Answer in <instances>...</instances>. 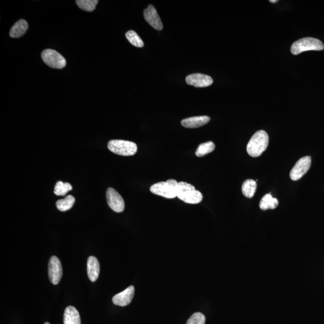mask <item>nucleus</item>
<instances>
[{"label":"nucleus","instance_id":"aec40b11","mask_svg":"<svg viewBox=\"0 0 324 324\" xmlns=\"http://www.w3.org/2000/svg\"><path fill=\"white\" fill-rule=\"evenodd\" d=\"M215 149V144L213 142L209 141L205 143L201 144L198 146L196 151L197 157H203L208 154L213 152Z\"/></svg>","mask_w":324,"mask_h":324},{"label":"nucleus","instance_id":"0eeeda50","mask_svg":"<svg viewBox=\"0 0 324 324\" xmlns=\"http://www.w3.org/2000/svg\"><path fill=\"white\" fill-rule=\"evenodd\" d=\"M312 159L310 156H305L301 158L297 162L290 172V179L293 181L300 180L309 171Z\"/></svg>","mask_w":324,"mask_h":324},{"label":"nucleus","instance_id":"4468645a","mask_svg":"<svg viewBox=\"0 0 324 324\" xmlns=\"http://www.w3.org/2000/svg\"><path fill=\"white\" fill-rule=\"evenodd\" d=\"M100 264L98 260L94 256L89 257L87 261V274L89 279L94 282L99 278Z\"/></svg>","mask_w":324,"mask_h":324},{"label":"nucleus","instance_id":"9d476101","mask_svg":"<svg viewBox=\"0 0 324 324\" xmlns=\"http://www.w3.org/2000/svg\"><path fill=\"white\" fill-rule=\"evenodd\" d=\"M145 21L154 29L158 31L163 29V26L157 10L153 5H149L147 9L144 11Z\"/></svg>","mask_w":324,"mask_h":324},{"label":"nucleus","instance_id":"ddd939ff","mask_svg":"<svg viewBox=\"0 0 324 324\" xmlns=\"http://www.w3.org/2000/svg\"><path fill=\"white\" fill-rule=\"evenodd\" d=\"M209 121L210 118L208 116H198L184 119L181 123L184 127L194 128L203 126Z\"/></svg>","mask_w":324,"mask_h":324},{"label":"nucleus","instance_id":"f257e3e1","mask_svg":"<svg viewBox=\"0 0 324 324\" xmlns=\"http://www.w3.org/2000/svg\"><path fill=\"white\" fill-rule=\"evenodd\" d=\"M269 144V137L264 130H259L251 138L247 145V152L252 157L260 156Z\"/></svg>","mask_w":324,"mask_h":324},{"label":"nucleus","instance_id":"393cba45","mask_svg":"<svg viewBox=\"0 0 324 324\" xmlns=\"http://www.w3.org/2000/svg\"><path fill=\"white\" fill-rule=\"evenodd\" d=\"M278 1V0H270V2H274V3H275V2H277Z\"/></svg>","mask_w":324,"mask_h":324},{"label":"nucleus","instance_id":"4be33fe9","mask_svg":"<svg viewBox=\"0 0 324 324\" xmlns=\"http://www.w3.org/2000/svg\"><path fill=\"white\" fill-rule=\"evenodd\" d=\"M72 186L69 183H64L62 181H58L55 186L54 194L57 196H65L69 191H72Z\"/></svg>","mask_w":324,"mask_h":324},{"label":"nucleus","instance_id":"9b49d317","mask_svg":"<svg viewBox=\"0 0 324 324\" xmlns=\"http://www.w3.org/2000/svg\"><path fill=\"white\" fill-rule=\"evenodd\" d=\"M188 85L197 88L206 87L210 86L213 82L212 78L204 74H194L189 75L186 78Z\"/></svg>","mask_w":324,"mask_h":324},{"label":"nucleus","instance_id":"412c9836","mask_svg":"<svg viewBox=\"0 0 324 324\" xmlns=\"http://www.w3.org/2000/svg\"><path fill=\"white\" fill-rule=\"evenodd\" d=\"M98 2L97 0H77L76 3L81 9L86 12H93Z\"/></svg>","mask_w":324,"mask_h":324},{"label":"nucleus","instance_id":"1a4fd4ad","mask_svg":"<svg viewBox=\"0 0 324 324\" xmlns=\"http://www.w3.org/2000/svg\"><path fill=\"white\" fill-rule=\"evenodd\" d=\"M63 270L60 259L57 256H52L49 259L48 275L50 282L53 284L59 283L62 277Z\"/></svg>","mask_w":324,"mask_h":324},{"label":"nucleus","instance_id":"2eb2a0df","mask_svg":"<svg viewBox=\"0 0 324 324\" xmlns=\"http://www.w3.org/2000/svg\"><path fill=\"white\" fill-rule=\"evenodd\" d=\"M64 324H81L79 312L73 306H68L64 313Z\"/></svg>","mask_w":324,"mask_h":324},{"label":"nucleus","instance_id":"a211bd4d","mask_svg":"<svg viewBox=\"0 0 324 324\" xmlns=\"http://www.w3.org/2000/svg\"><path fill=\"white\" fill-rule=\"evenodd\" d=\"M257 188L256 181L253 180H247L242 186V192L245 197L252 198L255 194Z\"/></svg>","mask_w":324,"mask_h":324},{"label":"nucleus","instance_id":"dca6fc26","mask_svg":"<svg viewBox=\"0 0 324 324\" xmlns=\"http://www.w3.org/2000/svg\"><path fill=\"white\" fill-rule=\"evenodd\" d=\"M29 29V24L24 20L20 19L13 25L10 31V36L12 38H18L23 36Z\"/></svg>","mask_w":324,"mask_h":324},{"label":"nucleus","instance_id":"20e7f679","mask_svg":"<svg viewBox=\"0 0 324 324\" xmlns=\"http://www.w3.org/2000/svg\"><path fill=\"white\" fill-rule=\"evenodd\" d=\"M178 183L175 180L170 179L153 184L150 188L153 194L172 199L177 197Z\"/></svg>","mask_w":324,"mask_h":324},{"label":"nucleus","instance_id":"f3484780","mask_svg":"<svg viewBox=\"0 0 324 324\" xmlns=\"http://www.w3.org/2000/svg\"><path fill=\"white\" fill-rule=\"evenodd\" d=\"M279 205V201L276 198H273L271 194H266L262 198L259 207L262 210H267L269 209H275Z\"/></svg>","mask_w":324,"mask_h":324},{"label":"nucleus","instance_id":"6ab92c4d","mask_svg":"<svg viewBox=\"0 0 324 324\" xmlns=\"http://www.w3.org/2000/svg\"><path fill=\"white\" fill-rule=\"evenodd\" d=\"M75 202V198L72 195H68L64 199L60 200L56 202V205L58 210L60 211H66L72 208Z\"/></svg>","mask_w":324,"mask_h":324},{"label":"nucleus","instance_id":"b1692460","mask_svg":"<svg viewBox=\"0 0 324 324\" xmlns=\"http://www.w3.org/2000/svg\"><path fill=\"white\" fill-rule=\"evenodd\" d=\"M205 316L200 312L195 313L193 314L187 322L186 324H205Z\"/></svg>","mask_w":324,"mask_h":324},{"label":"nucleus","instance_id":"6e6552de","mask_svg":"<svg viewBox=\"0 0 324 324\" xmlns=\"http://www.w3.org/2000/svg\"><path fill=\"white\" fill-rule=\"evenodd\" d=\"M107 200L109 206L117 213L124 210L125 203L123 199L118 192L113 188H109L107 191Z\"/></svg>","mask_w":324,"mask_h":324},{"label":"nucleus","instance_id":"5701e85b","mask_svg":"<svg viewBox=\"0 0 324 324\" xmlns=\"http://www.w3.org/2000/svg\"><path fill=\"white\" fill-rule=\"evenodd\" d=\"M127 40L133 46L142 47L144 45L143 41L135 32L133 30L128 31L125 34Z\"/></svg>","mask_w":324,"mask_h":324},{"label":"nucleus","instance_id":"f8f14e48","mask_svg":"<svg viewBox=\"0 0 324 324\" xmlns=\"http://www.w3.org/2000/svg\"><path fill=\"white\" fill-rule=\"evenodd\" d=\"M134 294H135V287L133 286H130L123 291L114 296L113 298V302L117 306H126L132 302Z\"/></svg>","mask_w":324,"mask_h":324},{"label":"nucleus","instance_id":"f03ea898","mask_svg":"<svg viewBox=\"0 0 324 324\" xmlns=\"http://www.w3.org/2000/svg\"><path fill=\"white\" fill-rule=\"evenodd\" d=\"M177 197L183 202L191 204L200 203L203 198L202 194L197 191L194 186L183 181L178 183Z\"/></svg>","mask_w":324,"mask_h":324},{"label":"nucleus","instance_id":"a878e982","mask_svg":"<svg viewBox=\"0 0 324 324\" xmlns=\"http://www.w3.org/2000/svg\"><path fill=\"white\" fill-rule=\"evenodd\" d=\"M44 324H50L49 323H45Z\"/></svg>","mask_w":324,"mask_h":324},{"label":"nucleus","instance_id":"39448f33","mask_svg":"<svg viewBox=\"0 0 324 324\" xmlns=\"http://www.w3.org/2000/svg\"><path fill=\"white\" fill-rule=\"evenodd\" d=\"M108 149L116 155L130 156L135 155L138 147L133 142L124 140H112L108 142Z\"/></svg>","mask_w":324,"mask_h":324},{"label":"nucleus","instance_id":"7ed1b4c3","mask_svg":"<svg viewBox=\"0 0 324 324\" xmlns=\"http://www.w3.org/2000/svg\"><path fill=\"white\" fill-rule=\"evenodd\" d=\"M324 44L317 39L305 38L298 40L292 44L290 52L292 54L298 55L307 51H322Z\"/></svg>","mask_w":324,"mask_h":324},{"label":"nucleus","instance_id":"423d86ee","mask_svg":"<svg viewBox=\"0 0 324 324\" xmlns=\"http://www.w3.org/2000/svg\"><path fill=\"white\" fill-rule=\"evenodd\" d=\"M43 62L50 68L61 69L66 65V60L60 53L51 49L44 50L41 53Z\"/></svg>","mask_w":324,"mask_h":324}]
</instances>
